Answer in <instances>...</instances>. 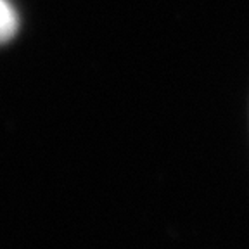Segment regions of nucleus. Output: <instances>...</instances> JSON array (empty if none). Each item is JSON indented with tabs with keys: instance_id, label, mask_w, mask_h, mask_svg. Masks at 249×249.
Returning a JSON list of instances; mask_svg holds the SVG:
<instances>
[{
	"instance_id": "nucleus-1",
	"label": "nucleus",
	"mask_w": 249,
	"mask_h": 249,
	"mask_svg": "<svg viewBox=\"0 0 249 249\" xmlns=\"http://www.w3.org/2000/svg\"><path fill=\"white\" fill-rule=\"evenodd\" d=\"M19 26V19L16 9L9 0H0V43H5L16 35Z\"/></svg>"
}]
</instances>
